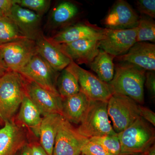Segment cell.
I'll return each mask as SVG.
<instances>
[{
    "label": "cell",
    "instance_id": "6da1fadb",
    "mask_svg": "<svg viewBox=\"0 0 155 155\" xmlns=\"http://www.w3.org/2000/svg\"><path fill=\"white\" fill-rule=\"evenodd\" d=\"M115 66L114 77L108 83L112 94L123 95L132 99L139 104H143L147 71L126 62H119Z\"/></svg>",
    "mask_w": 155,
    "mask_h": 155
},
{
    "label": "cell",
    "instance_id": "7a4b0ae2",
    "mask_svg": "<svg viewBox=\"0 0 155 155\" xmlns=\"http://www.w3.org/2000/svg\"><path fill=\"white\" fill-rule=\"evenodd\" d=\"M118 136L121 154H144L154 144V129L141 116Z\"/></svg>",
    "mask_w": 155,
    "mask_h": 155
},
{
    "label": "cell",
    "instance_id": "3957f363",
    "mask_svg": "<svg viewBox=\"0 0 155 155\" xmlns=\"http://www.w3.org/2000/svg\"><path fill=\"white\" fill-rule=\"evenodd\" d=\"M25 94L23 78L18 72L9 71L0 78V116L4 121L13 119Z\"/></svg>",
    "mask_w": 155,
    "mask_h": 155
},
{
    "label": "cell",
    "instance_id": "277c9868",
    "mask_svg": "<svg viewBox=\"0 0 155 155\" xmlns=\"http://www.w3.org/2000/svg\"><path fill=\"white\" fill-rule=\"evenodd\" d=\"M78 133L87 139L118 134L111 125L107 113V102L91 100L81 119Z\"/></svg>",
    "mask_w": 155,
    "mask_h": 155
},
{
    "label": "cell",
    "instance_id": "5b68a950",
    "mask_svg": "<svg viewBox=\"0 0 155 155\" xmlns=\"http://www.w3.org/2000/svg\"><path fill=\"white\" fill-rule=\"evenodd\" d=\"M139 105L129 97L112 94L107 102V113L116 133L125 130L140 117Z\"/></svg>",
    "mask_w": 155,
    "mask_h": 155
},
{
    "label": "cell",
    "instance_id": "8992f818",
    "mask_svg": "<svg viewBox=\"0 0 155 155\" xmlns=\"http://www.w3.org/2000/svg\"><path fill=\"white\" fill-rule=\"evenodd\" d=\"M0 53L9 71L17 72L37 54L35 41L28 38L0 45Z\"/></svg>",
    "mask_w": 155,
    "mask_h": 155
},
{
    "label": "cell",
    "instance_id": "52a82bcc",
    "mask_svg": "<svg viewBox=\"0 0 155 155\" xmlns=\"http://www.w3.org/2000/svg\"><path fill=\"white\" fill-rule=\"evenodd\" d=\"M17 72L49 91L59 94L56 82L60 73L38 54L35 55L28 64Z\"/></svg>",
    "mask_w": 155,
    "mask_h": 155
},
{
    "label": "cell",
    "instance_id": "ba28073f",
    "mask_svg": "<svg viewBox=\"0 0 155 155\" xmlns=\"http://www.w3.org/2000/svg\"><path fill=\"white\" fill-rule=\"evenodd\" d=\"M67 68L76 77L81 91L90 99L108 102L113 94L108 83L102 81L91 72L81 68L73 61H71Z\"/></svg>",
    "mask_w": 155,
    "mask_h": 155
},
{
    "label": "cell",
    "instance_id": "9c48e42d",
    "mask_svg": "<svg viewBox=\"0 0 155 155\" xmlns=\"http://www.w3.org/2000/svg\"><path fill=\"white\" fill-rule=\"evenodd\" d=\"M22 78L25 93L35 104L41 116L44 117L54 114L62 116L63 100L59 94L49 91L25 78Z\"/></svg>",
    "mask_w": 155,
    "mask_h": 155
},
{
    "label": "cell",
    "instance_id": "30bf717a",
    "mask_svg": "<svg viewBox=\"0 0 155 155\" xmlns=\"http://www.w3.org/2000/svg\"><path fill=\"white\" fill-rule=\"evenodd\" d=\"M88 140L64 118L56 136L53 155H80Z\"/></svg>",
    "mask_w": 155,
    "mask_h": 155
},
{
    "label": "cell",
    "instance_id": "8fae6325",
    "mask_svg": "<svg viewBox=\"0 0 155 155\" xmlns=\"http://www.w3.org/2000/svg\"><path fill=\"white\" fill-rule=\"evenodd\" d=\"M137 28L114 30L104 28V38L99 41V48L115 58L127 52L136 42Z\"/></svg>",
    "mask_w": 155,
    "mask_h": 155
},
{
    "label": "cell",
    "instance_id": "7c38bea8",
    "mask_svg": "<svg viewBox=\"0 0 155 155\" xmlns=\"http://www.w3.org/2000/svg\"><path fill=\"white\" fill-rule=\"evenodd\" d=\"M104 34V28L87 21L67 26L49 39L55 44H63L82 39L100 41Z\"/></svg>",
    "mask_w": 155,
    "mask_h": 155
},
{
    "label": "cell",
    "instance_id": "4fadbf2b",
    "mask_svg": "<svg viewBox=\"0 0 155 155\" xmlns=\"http://www.w3.org/2000/svg\"><path fill=\"white\" fill-rule=\"evenodd\" d=\"M139 18L138 14L127 1L118 0L109 10L103 23L109 29H130L137 27Z\"/></svg>",
    "mask_w": 155,
    "mask_h": 155
},
{
    "label": "cell",
    "instance_id": "5bb4252c",
    "mask_svg": "<svg viewBox=\"0 0 155 155\" xmlns=\"http://www.w3.org/2000/svg\"><path fill=\"white\" fill-rule=\"evenodd\" d=\"M61 51L77 65H89L99 52V41L82 39L55 44Z\"/></svg>",
    "mask_w": 155,
    "mask_h": 155
},
{
    "label": "cell",
    "instance_id": "9a60e30c",
    "mask_svg": "<svg viewBox=\"0 0 155 155\" xmlns=\"http://www.w3.org/2000/svg\"><path fill=\"white\" fill-rule=\"evenodd\" d=\"M12 119L4 120L0 128V155H17L27 144L25 132Z\"/></svg>",
    "mask_w": 155,
    "mask_h": 155
},
{
    "label": "cell",
    "instance_id": "2e32d148",
    "mask_svg": "<svg viewBox=\"0 0 155 155\" xmlns=\"http://www.w3.org/2000/svg\"><path fill=\"white\" fill-rule=\"evenodd\" d=\"M115 59L119 62L134 64L147 72L155 71V44L148 42H136L127 53Z\"/></svg>",
    "mask_w": 155,
    "mask_h": 155
},
{
    "label": "cell",
    "instance_id": "e0dca14e",
    "mask_svg": "<svg viewBox=\"0 0 155 155\" xmlns=\"http://www.w3.org/2000/svg\"><path fill=\"white\" fill-rule=\"evenodd\" d=\"M9 17L27 38L35 41L42 33L40 30L41 17L33 11L14 3Z\"/></svg>",
    "mask_w": 155,
    "mask_h": 155
},
{
    "label": "cell",
    "instance_id": "ac0fdd59",
    "mask_svg": "<svg viewBox=\"0 0 155 155\" xmlns=\"http://www.w3.org/2000/svg\"><path fill=\"white\" fill-rule=\"evenodd\" d=\"M35 42L37 53L57 72H61L71 63V60L42 33L39 35Z\"/></svg>",
    "mask_w": 155,
    "mask_h": 155
},
{
    "label": "cell",
    "instance_id": "d6986e66",
    "mask_svg": "<svg viewBox=\"0 0 155 155\" xmlns=\"http://www.w3.org/2000/svg\"><path fill=\"white\" fill-rule=\"evenodd\" d=\"M64 119L60 114H50L43 117L39 129L40 144L48 155H53L56 136Z\"/></svg>",
    "mask_w": 155,
    "mask_h": 155
},
{
    "label": "cell",
    "instance_id": "ffe728a7",
    "mask_svg": "<svg viewBox=\"0 0 155 155\" xmlns=\"http://www.w3.org/2000/svg\"><path fill=\"white\" fill-rule=\"evenodd\" d=\"M91 100L82 91L63 99L62 116L70 123L80 124Z\"/></svg>",
    "mask_w": 155,
    "mask_h": 155
},
{
    "label": "cell",
    "instance_id": "44dd1931",
    "mask_svg": "<svg viewBox=\"0 0 155 155\" xmlns=\"http://www.w3.org/2000/svg\"><path fill=\"white\" fill-rule=\"evenodd\" d=\"M18 119L39 137V129L42 118L35 104L25 94L19 107Z\"/></svg>",
    "mask_w": 155,
    "mask_h": 155
},
{
    "label": "cell",
    "instance_id": "7402d4cb",
    "mask_svg": "<svg viewBox=\"0 0 155 155\" xmlns=\"http://www.w3.org/2000/svg\"><path fill=\"white\" fill-rule=\"evenodd\" d=\"M80 13L79 6L71 1H63L53 9L50 22L53 27H63L76 19Z\"/></svg>",
    "mask_w": 155,
    "mask_h": 155
},
{
    "label": "cell",
    "instance_id": "603a6c76",
    "mask_svg": "<svg viewBox=\"0 0 155 155\" xmlns=\"http://www.w3.org/2000/svg\"><path fill=\"white\" fill-rule=\"evenodd\" d=\"M115 58L103 50L100 49L98 54L89 64L91 69L96 73L98 78L106 83H109L114 77Z\"/></svg>",
    "mask_w": 155,
    "mask_h": 155
},
{
    "label": "cell",
    "instance_id": "cb8c5ba5",
    "mask_svg": "<svg viewBox=\"0 0 155 155\" xmlns=\"http://www.w3.org/2000/svg\"><path fill=\"white\" fill-rule=\"evenodd\" d=\"M56 88L62 100L80 91V86L76 77L67 68L62 70L58 75Z\"/></svg>",
    "mask_w": 155,
    "mask_h": 155
},
{
    "label": "cell",
    "instance_id": "d4e9b609",
    "mask_svg": "<svg viewBox=\"0 0 155 155\" xmlns=\"http://www.w3.org/2000/svg\"><path fill=\"white\" fill-rule=\"evenodd\" d=\"M26 38L10 17L0 18V45Z\"/></svg>",
    "mask_w": 155,
    "mask_h": 155
},
{
    "label": "cell",
    "instance_id": "484cf974",
    "mask_svg": "<svg viewBox=\"0 0 155 155\" xmlns=\"http://www.w3.org/2000/svg\"><path fill=\"white\" fill-rule=\"evenodd\" d=\"M137 28L136 42L149 41L154 44L155 22L153 18L140 14Z\"/></svg>",
    "mask_w": 155,
    "mask_h": 155
},
{
    "label": "cell",
    "instance_id": "4316f807",
    "mask_svg": "<svg viewBox=\"0 0 155 155\" xmlns=\"http://www.w3.org/2000/svg\"><path fill=\"white\" fill-rule=\"evenodd\" d=\"M88 140L98 143L112 155H120L121 154V145L118 134L93 137Z\"/></svg>",
    "mask_w": 155,
    "mask_h": 155
},
{
    "label": "cell",
    "instance_id": "83f0119b",
    "mask_svg": "<svg viewBox=\"0 0 155 155\" xmlns=\"http://www.w3.org/2000/svg\"><path fill=\"white\" fill-rule=\"evenodd\" d=\"M15 3L41 17L48 11L51 2L49 0H15Z\"/></svg>",
    "mask_w": 155,
    "mask_h": 155
},
{
    "label": "cell",
    "instance_id": "f1b7e54d",
    "mask_svg": "<svg viewBox=\"0 0 155 155\" xmlns=\"http://www.w3.org/2000/svg\"><path fill=\"white\" fill-rule=\"evenodd\" d=\"M137 8L142 15L155 18V0H138L136 2Z\"/></svg>",
    "mask_w": 155,
    "mask_h": 155
},
{
    "label": "cell",
    "instance_id": "f546056e",
    "mask_svg": "<svg viewBox=\"0 0 155 155\" xmlns=\"http://www.w3.org/2000/svg\"><path fill=\"white\" fill-rule=\"evenodd\" d=\"M81 153L84 155H112L99 144L89 140L83 146Z\"/></svg>",
    "mask_w": 155,
    "mask_h": 155
},
{
    "label": "cell",
    "instance_id": "4dcf8cb0",
    "mask_svg": "<svg viewBox=\"0 0 155 155\" xmlns=\"http://www.w3.org/2000/svg\"><path fill=\"white\" fill-rule=\"evenodd\" d=\"M145 85L152 98L155 97V74L154 71H147L145 74Z\"/></svg>",
    "mask_w": 155,
    "mask_h": 155
},
{
    "label": "cell",
    "instance_id": "1f68e13d",
    "mask_svg": "<svg viewBox=\"0 0 155 155\" xmlns=\"http://www.w3.org/2000/svg\"><path fill=\"white\" fill-rule=\"evenodd\" d=\"M140 115L143 119L153 126H155V114L149 108L140 105Z\"/></svg>",
    "mask_w": 155,
    "mask_h": 155
},
{
    "label": "cell",
    "instance_id": "d6a6232c",
    "mask_svg": "<svg viewBox=\"0 0 155 155\" xmlns=\"http://www.w3.org/2000/svg\"><path fill=\"white\" fill-rule=\"evenodd\" d=\"M29 145L31 155H48L40 143H34Z\"/></svg>",
    "mask_w": 155,
    "mask_h": 155
},
{
    "label": "cell",
    "instance_id": "836d02e7",
    "mask_svg": "<svg viewBox=\"0 0 155 155\" xmlns=\"http://www.w3.org/2000/svg\"><path fill=\"white\" fill-rule=\"evenodd\" d=\"M8 71H9V70L4 63L2 55L0 53V78L5 75Z\"/></svg>",
    "mask_w": 155,
    "mask_h": 155
},
{
    "label": "cell",
    "instance_id": "e575fe53",
    "mask_svg": "<svg viewBox=\"0 0 155 155\" xmlns=\"http://www.w3.org/2000/svg\"><path fill=\"white\" fill-rule=\"evenodd\" d=\"M17 155H31L29 144L25 145L17 154Z\"/></svg>",
    "mask_w": 155,
    "mask_h": 155
},
{
    "label": "cell",
    "instance_id": "d590c367",
    "mask_svg": "<svg viewBox=\"0 0 155 155\" xmlns=\"http://www.w3.org/2000/svg\"><path fill=\"white\" fill-rule=\"evenodd\" d=\"M144 155H155V144L150 147L144 153Z\"/></svg>",
    "mask_w": 155,
    "mask_h": 155
},
{
    "label": "cell",
    "instance_id": "8d00e7d4",
    "mask_svg": "<svg viewBox=\"0 0 155 155\" xmlns=\"http://www.w3.org/2000/svg\"><path fill=\"white\" fill-rule=\"evenodd\" d=\"M120 155H144V154H125L121 153Z\"/></svg>",
    "mask_w": 155,
    "mask_h": 155
},
{
    "label": "cell",
    "instance_id": "74e56055",
    "mask_svg": "<svg viewBox=\"0 0 155 155\" xmlns=\"http://www.w3.org/2000/svg\"><path fill=\"white\" fill-rule=\"evenodd\" d=\"M4 121L3 120L2 118L0 116V126H1V125H4Z\"/></svg>",
    "mask_w": 155,
    "mask_h": 155
},
{
    "label": "cell",
    "instance_id": "f35d334b",
    "mask_svg": "<svg viewBox=\"0 0 155 155\" xmlns=\"http://www.w3.org/2000/svg\"><path fill=\"white\" fill-rule=\"evenodd\" d=\"M6 16L4 15V14L2 12V11H0V18H2V17H5Z\"/></svg>",
    "mask_w": 155,
    "mask_h": 155
},
{
    "label": "cell",
    "instance_id": "ab89813d",
    "mask_svg": "<svg viewBox=\"0 0 155 155\" xmlns=\"http://www.w3.org/2000/svg\"><path fill=\"white\" fill-rule=\"evenodd\" d=\"M80 155H84L83 154L81 153V154Z\"/></svg>",
    "mask_w": 155,
    "mask_h": 155
}]
</instances>
